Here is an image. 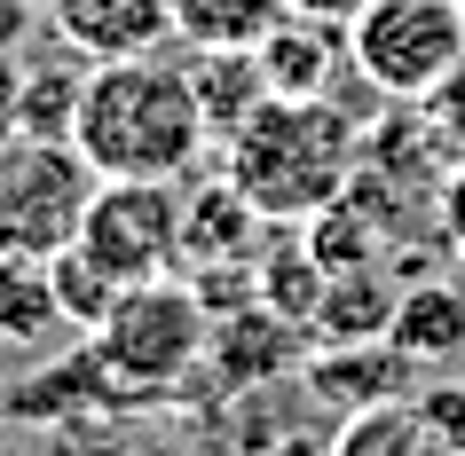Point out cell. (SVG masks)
<instances>
[{"label":"cell","instance_id":"6da1fadb","mask_svg":"<svg viewBox=\"0 0 465 456\" xmlns=\"http://www.w3.org/2000/svg\"><path fill=\"white\" fill-rule=\"evenodd\" d=\"M213 126L197 102L190 63L166 55H103L79 79V119H72V150L103 181H182L205 158Z\"/></svg>","mask_w":465,"mask_h":456},{"label":"cell","instance_id":"7a4b0ae2","mask_svg":"<svg viewBox=\"0 0 465 456\" xmlns=\"http://www.w3.org/2000/svg\"><path fill=\"white\" fill-rule=\"evenodd\" d=\"M229 181L261 205V220H316L340 205L363 166V126L331 95H269L229 142Z\"/></svg>","mask_w":465,"mask_h":456},{"label":"cell","instance_id":"3957f363","mask_svg":"<svg viewBox=\"0 0 465 456\" xmlns=\"http://www.w3.org/2000/svg\"><path fill=\"white\" fill-rule=\"evenodd\" d=\"M87 354H95L103 385H119V393H166L213 354V307L197 284H173V276L126 284L119 307L87 331Z\"/></svg>","mask_w":465,"mask_h":456},{"label":"cell","instance_id":"277c9868","mask_svg":"<svg viewBox=\"0 0 465 456\" xmlns=\"http://www.w3.org/2000/svg\"><path fill=\"white\" fill-rule=\"evenodd\" d=\"M347 63L387 102H426L465 63V8L458 0H363L347 24Z\"/></svg>","mask_w":465,"mask_h":456},{"label":"cell","instance_id":"5b68a950","mask_svg":"<svg viewBox=\"0 0 465 456\" xmlns=\"http://www.w3.org/2000/svg\"><path fill=\"white\" fill-rule=\"evenodd\" d=\"M95 181L103 173L87 166L72 142H48V134L0 142V252H16V260H55V252L79 237Z\"/></svg>","mask_w":465,"mask_h":456},{"label":"cell","instance_id":"8992f818","mask_svg":"<svg viewBox=\"0 0 465 456\" xmlns=\"http://www.w3.org/2000/svg\"><path fill=\"white\" fill-rule=\"evenodd\" d=\"M182 213L190 205L173 197V181H95L72 244L119 284H158L182 267Z\"/></svg>","mask_w":465,"mask_h":456},{"label":"cell","instance_id":"52a82bcc","mask_svg":"<svg viewBox=\"0 0 465 456\" xmlns=\"http://www.w3.org/2000/svg\"><path fill=\"white\" fill-rule=\"evenodd\" d=\"M55 32L79 55H143L173 32V0H48Z\"/></svg>","mask_w":465,"mask_h":456},{"label":"cell","instance_id":"ba28073f","mask_svg":"<svg viewBox=\"0 0 465 456\" xmlns=\"http://www.w3.org/2000/svg\"><path fill=\"white\" fill-rule=\"evenodd\" d=\"M402 346L394 338H331V362H316L308 370V385H316L331 409H387L394 393H402Z\"/></svg>","mask_w":465,"mask_h":456},{"label":"cell","instance_id":"9c48e42d","mask_svg":"<svg viewBox=\"0 0 465 456\" xmlns=\"http://www.w3.org/2000/svg\"><path fill=\"white\" fill-rule=\"evenodd\" d=\"M347 48V24H316V16H284L261 40V72L269 95H331V55Z\"/></svg>","mask_w":465,"mask_h":456},{"label":"cell","instance_id":"30bf717a","mask_svg":"<svg viewBox=\"0 0 465 456\" xmlns=\"http://www.w3.org/2000/svg\"><path fill=\"white\" fill-rule=\"evenodd\" d=\"M197 79V102H205V126H213V142H229L237 126L269 102V72H261V48H197L190 63Z\"/></svg>","mask_w":465,"mask_h":456},{"label":"cell","instance_id":"8fae6325","mask_svg":"<svg viewBox=\"0 0 465 456\" xmlns=\"http://www.w3.org/2000/svg\"><path fill=\"white\" fill-rule=\"evenodd\" d=\"M387 338L411 362H458L465 354V291L458 284H411L394 299Z\"/></svg>","mask_w":465,"mask_h":456},{"label":"cell","instance_id":"7c38bea8","mask_svg":"<svg viewBox=\"0 0 465 456\" xmlns=\"http://www.w3.org/2000/svg\"><path fill=\"white\" fill-rule=\"evenodd\" d=\"M284 16V0H173V32L190 48H261Z\"/></svg>","mask_w":465,"mask_h":456},{"label":"cell","instance_id":"4fadbf2b","mask_svg":"<svg viewBox=\"0 0 465 456\" xmlns=\"http://www.w3.org/2000/svg\"><path fill=\"white\" fill-rule=\"evenodd\" d=\"M55 323H64V299H55L48 260L0 252V346H40Z\"/></svg>","mask_w":465,"mask_h":456},{"label":"cell","instance_id":"5bb4252c","mask_svg":"<svg viewBox=\"0 0 465 456\" xmlns=\"http://www.w3.org/2000/svg\"><path fill=\"white\" fill-rule=\"evenodd\" d=\"M394 299H402V291H394L379 267H340V276L323 284L316 323H323V338H387Z\"/></svg>","mask_w":465,"mask_h":456},{"label":"cell","instance_id":"9a60e30c","mask_svg":"<svg viewBox=\"0 0 465 456\" xmlns=\"http://www.w3.org/2000/svg\"><path fill=\"white\" fill-rule=\"evenodd\" d=\"M48 276H55V299H64V323H79V331H95L103 315L119 307V291H126L119 276H111V267H95L79 244H64V252H55Z\"/></svg>","mask_w":465,"mask_h":456},{"label":"cell","instance_id":"2e32d148","mask_svg":"<svg viewBox=\"0 0 465 456\" xmlns=\"http://www.w3.org/2000/svg\"><path fill=\"white\" fill-rule=\"evenodd\" d=\"M79 119V72H25V134L72 142Z\"/></svg>","mask_w":465,"mask_h":456},{"label":"cell","instance_id":"e0dca14e","mask_svg":"<svg viewBox=\"0 0 465 456\" xmlns=\"http://www.w3.org/2000/svg\"><path fill=\"white\" fill-rule=\"evenodd\" d=\"M25 134V63L0 48V142H16Z\"/></svg>","mask_w":465,"mask_h":456},{"label":"cell","instance_id":"ac0fdd59","mask_svg":"<svg viewBox=\"0 0 465 456\" xmlns=\"http://www.w3.org/2000/svg\"><path fill=\"white\" fill-rule=\"evenodd\" d=\"M441 237L458 244V260H465V150L450 166V181H441Z\"/></svg>","mask_w":465,"mask_h":456},{"label":"cell","instance_id":"d6986e66","mask_svg":"<svg viewBox=\"0 0 465 456\" xmlns=\"http://www.w3.org/2000/svg\"><path fill=\"white\" fill-rule=\"evenodd\" d=\"M292 16H316V24H355L363 16V0H284Z\"/></svg>","mask_w":465,"mask_h":456},{"label":"cell","instance_id":"ffe728a7","mask_svg":"<svg viewBox=\"0 0 465 456\" xmlns=\"http://www.w3.org/2000/svg\"><path fill=\"white\" fill-rule=\"evenodd\" d=\"M0 432H8V393H0Z\"/></svg>","mask_w":465,"mask_h":456},{"label":"cell","instance_id":"44dd1931","mask_svg":"<svg viewBox=\"0 0 465 456\" xmlns=\"http://www.w3.org/2000/svg\"><path fill=\"white\" fill-rule=\"evenodd\" d=\"M458 8H465V0H458Z\"/></svg>","mask_w":465,"mask_h":456}]
</instances>
